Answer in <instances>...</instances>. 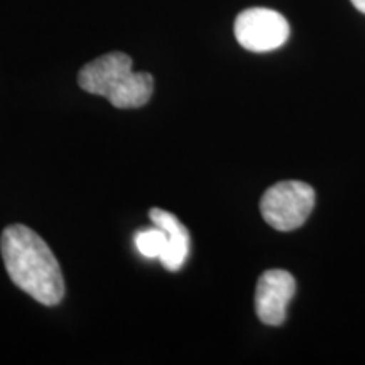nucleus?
Segmentation results:
<instances>
[{"label":"nucleus","instance_id":"obj_1","mask_svg":"<svg viewBox=\"0 0 365 365\" xmlns=\"http://www.w3.org/2000/svg\"><path fill=\"white\" fill-rule=\"evenodd\" d=\"M4 266L14 284L46 307H54L65 298L61 267L49 245L31 230L16 223L0 237Z\"/></svg>","mask_w":365,"mask_h":365},{"label":"nucleus","instance_id":"obj_2","mask_svg":"<svg viewBox=\"0 0 365 365\" xmlns=\"http://www.w3.org/2000/svg\"><path fill=\"white\" fill-rule=\"evenodd\" d=\"M81 90L100 95L117 108L144 107L153 97L154 78L145 71H132V58L125 53L103 54L78 73Z\"/></svg>","mask_w":365,"mask_h":365},{"label":"nucleus","instance_id":"obj_3","mask_svg":"<svg viewBox=\"0 0 365 365\" xmlns=\"http://www.w3.org/2000/svg\"><path fill=\"white\" fill-rule=\"evenodd\" d=\"M314 207V190L303 181H281L261 200L262 218L279 232L296 230L308 220Z\"/></svg>","mask_w":365,"mask_h":365},{"label":"nucleus","instance_id":"obj_4","mask_svg":"<svg viewBox=\"0 0 365 365\" xmlns=\"http://www.w3.org/2000/svg\"><path fill=\"white\" fill-rule=\"evenodd\" d=\"M289 24L282 14L266 7H252L235 19V39L252 53H267L281 48L289 38Z\"/></svg>","mask_w":365,"mask_h":365},{"label":"nucleus","instance_id":"obj_5","mask_svg":"<svg viewBox=\"0 0 365 365\" xmlns=\"http://www.w3.org/2000/svg\"><path fill=\"white\" fill-rule=\"evenodd\" d=\"M294 294L296 281L289 272L282 269L264 272L255 287V313L259 319L269 327L282 325Z\"/></svg>","mask_w":365,"mask_h":365},{"label":"nucleus","instance_id":"obj_6","mask_svg":"<svg viewBox=\"0 0 365 365\" xmlns=\"http://www.w3.org/2000/svg\"><path fill=\"white\" fill-rule=\"evenodd\" d=\"M149 218L153 220L154 225L161 227L166 232V249L159 261H161L163 267L168 271L176 272L185 266L186 259L190 254V232L185 227V223L178 220L176 215L166 212L163 208H153L149 212Z\"/></svg>","mask_w":365,"mask_h":365},{"label":"nucleus","instance_id":"obj_7","mask_svg":"<svg viewBox=\"0 0 365 365\" xmlns=\"http://www.w3.org/2000/svg\"><path fill=\"white\" fill-rule=\"evenodd\" d=\"M134 244L144 257L159 259L168 244L166 232L158 225H154V228H145L134 235Z\"/></svg>","mask_w":365,"mask_h":365},{"label":"nucleus","instance_id":"obj_8","mask_svg":"<svg viewBox=\"0 0 365 365\" xmlns=\"http://www.w3.org/2000/svg\"><path fill=\"white\" fill-rule=\"evenodd\" d=\"M354 4V7L360 11L362 14H365V0H350Z\"/></svg>","mask_w":365,"mask_h":365}]
</instances>
